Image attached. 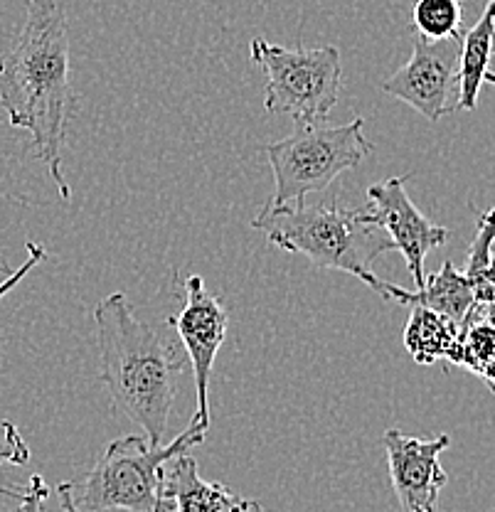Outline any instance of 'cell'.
I'll list each match as a JSON object with an SVG mask.
<instances>
[{
	"label": "cell",
	"mask_w": 495,
	"mask_h": 512,
	"mask_svg": "<svg viewBox=\"0 0 495 512\" xmlns=\"http://www.w3.org/2000/svg\"><path fill=\"white\" fill-rule=\"evenodd\" d=\"M252 227L284 252L306 256L318 269L345 271L385 298V281L377 279L372 264L397 249L385 229L363 222L360 210H343L338 202L266 205Z\"/></svg>",
	"instance_id": "3957f363"
},
{
	"label": "cell",
	"mask_w": 495,
	"mask_h": 512,
	"mask_svg": "<svg viewBox=\"0 0 495 512\" xmlns=\"http://www.w3.org/2000/svg\"><path fill=\"white\" fill-rule=\"evenodd\" d=\"M0 106L10 126L30 133L35 158L69 202L72 188L62 173V146L74 114V92L62 0H28L23 30L0 57Z\"/></svg>",
	"instance_id": "6da1fadb"
},
{
	"label": "cell",
	"mask_w": 495,
	"mask_h": 512,
	"mask_svg": "<svg viewBox=\"0 0 495 512\" xmlns=\"http://www.w3.org/2000/svg\"><path fill=\"white\" fill-rule=\"evenodd\" d=\"M483 281L495 288V247H493L491 256H488V266H486V271H483Z\"/></svg>",
	"instance_id": "7402d4cb"
},
{
	"label": "cell",
	"mask_w": 495,
	"mask_h": 512,
	"mask_svg": "<svg viewBox=\"0 0 495 512\" xmlns=\"http://www.w3.org/2000/svg\"><path fill=\"white\" fill-rule=\"evenodd\" d=\"M495 50V0H488L481 18L471 30L461 35L459 57V109L473 111L478 106V94L486 84Z\"/></svg>",
	"instance_id": "4fadbf2b"
},
{
	"label": "cell",
	"mask_w": 495,
	"mask_h": 512,
	"mask_svg": "<svg viewBox=\"0 0 495 512\" xmlns=\"http://www.w3.org/2000/svg\"><path fill=\"white\" fill-rule=\"evenodd\" d=\"M94 323L101 357L99 380L109 389L111 404L141 426L148 444L161 446L185 357L136 316L124 291L101 298L94 308Z\"/></svg>",
	"instance_id": "7a4b0ae2"
},
{
	"label": "cell",
	"mask_w": 495,
	"mask_h": 512,
	"mask_svg": "<svg viewBox=\"0 0 495 512\" xmlns=\"http://www.w3.org/2000/svg\"><path fill=\"white\" fill-rule=\"evenodd\" d=\"M459 57L461 37L424 40L414 35L412 57L382 89L436 124L459 109Z\"/></svg>",
	"instance_id": "52a82bcc"
},
{
	"label": "cell",
	"mask_w": 495,
	"mask_h": 512,
	"mask_svg": "<svg viewBox=\"0 0 495 512\" xmlns=\"http://www.w3.org/2000/svg\"><path fill=\"white\" fill-rule=\"evenodd\" d=\"M486 82L493 84V87H495V72H491V69H488V74H486Z\"/></svg>",
	"instance_id": "d4e9b609"
},
{
	"label": "cell",
	"mask_w": 495,
	"mask_h": 512,
	"mask_svg": "<svg viewBox=\"0 0 495 512\" xmlns=\"http://www.w3.org/2000/svg\"><path fill=\"white\" fill-rule=\"evenodd\" d=\"M404 348L419 365H434L439 360L454 362L459 352V325L429 308L412 306V316L404 328Z\"/></svg>",
	"instance_id": "5bb4252c"
},
{
	"label": "cell",
	"mask_w": 495,
	"mask_h": 512,
	"mask_svg": "<svg viewBox=\"0 0 495 512\" xmlns=\"http://www.w3.org/2000/svg\"><path fill=\"white\" fill-rule=\"evenodd\" d=\"M57 495H60L62 512H82L77 508V503H74V483H62L57 488Z\"/></svg>",
	"instance_id": "44dd1931"
},
{
	"label": "cell",
	"mask_w": 495,
	"mask_h": 512,
	"mask_svg": "<svg viewBox=\"0 0 495 512\" xmlns=\"http://www.w3.org/2000/svg\"><path fill=\"white\" fill-rule=\"evenodd\" d=\"M207 431L190 421L168 446H151L146 436H121L104 448L97 466L74 485V503L82 512H153L161 495L163 468L170 458L193 451Z\"/></svg>",
	"instance_id": "277c9868"
},
{
	"label": "cell",
	"mask_w": 495,
	"mask_h": 512,
	"mask_svg": "<svg viewBox=\"0 0 495 512\" xmlns=\"http://www.w3.org/2000/svg\"><path fill=\"white\" fill-rule=\"evenodd\" d=\"M483 316L491 320V323H495V303L493 306H486V303H483Z\"/></svg>",
	"instance_id": "cb8c5ba5"
},
{
	"label": "cell",
	"mask_w": 495,
	"mask_h": 512,
	"mask_svg": "<svg viewBox=\"0 0 495 512\" xmlns=\"http://www.w3.org/2000/svg\"><path fill=\"white\" fill-rule=\"evenodd\" d=\"M30 461V448L20 436L18 426L13 421H0V468L5 463L10 466H25Z\"/></svg>",
	"instance_id": "ac0fdd59"
},
{
	"label": "cell",
	"mask_w": 495,
	"mask_h": 512,
	"mask_svg": "<svg viewBox=\"0 0 495 512\" xmlns=\"http://www.w3.org/2000/svg\"><path fill=\"white\" fill-rule=\"evenodd\" d=\"M161 490L173 503V512H262V505L242 498L227 485L202 480L198 461L190 451L165 463Z\"/></svg>",
	"instance_id": "8fae6325"
},
{
	"label": "cell",
	"mask_w": 495,
	"mask_h": 512,
	"mask_svg": "<svg viewBox=\"0 0 495 512\" xmlns=\"http://www.w3.org/2000/svg\"><path fill=\"white\" fill-rule=\"evenodd\" d=\"M409 175L385 180L367 188V205L360 207V217L367 224L385 229L387 237L395 242V249L407 261V269L412 274L414 286L422 288L427 281L424 259L431 249L444 247L449 242V229L429 222L407 192Z\"/></svg>",
	"instance_id": "ba28073f"
},
{
	"label": "cell",
	"mask_w": 495,
	"mask_h": 512,
	"mask_svg": "<svg viewBox=\"0 0 495 512\" xmlns=\"http://www.w3.org/2000/svg\"><path fill=\"white\" fill-rule=\"evenodd\" d=\"M387 451L392 488L402 512H436L439 495L449 476L441 468L439 456L451 446L449 434L414 439L399 429H387L382 436Z\"/></svg>",
	"instance_id": "30bf717a"
},
{
	"label": "cell",
	"mask_w": 495,
	"mask_h": 512,
	"mask_svg": "<svg viewBox=\"0 0 495 512\" xmlns=\"http://www.w3.org/2000/svg\"><path fill=\"white\" fill-rule=\"evenodd\" d=\"M385 301H397L402 306H424L454 320L461 328L468 311L476 303V296H473V286L466 279V274L456 269L451 261H444V266L436 274H431L422 288L407 291L402 286L385 284Z\"/></svg>",
	"instance_id": "7c38bea8"
},
{
	"label": "cell",
	"mask_w": 495,
	"mask_h": 512,
	"mask_svg": "<svg viewBox=\"0 0 495 512\" xmlns=\"http://www.w3.org/2000/svg\"><path fill=\"white\" fill-rule=\"evenodd\" d=\"M185 298H188V303L180 311V316L170 318L168 323L178 330L185 355L190 357V365H193L198 409L190 421L210 431V377L217 352L227 338L230 311L220 298L207 291L205 281L198 274L185 279Z\"/></svg>",
	"instance_id": "9c48e42d"
},
{
	"label": "cell",
	"mask_w": 495,
	"mask_h": 512,
	"mask_svg": "<svg viewBox=\"0 0 495 512\" xmlns=\"http://www.w3.org/2000/svg\"><path fill=\"white\" fill-rule=\"evenodd\" d=\"M375 151L365 138V119L343 126H298L294 136L281 138L264 148L274 170L276 190L269 205H296L313 192L328 190L345 170L358 168Z\"/></svg>",
	"instance_id": "5b68a950"
},
{
	"label": "cell",
	"mask_w": 495,
	"mask_h": 512,
	"mask_svg": "<svg viewBox=\"0 0 495 512\" xmlns=\"http://www.w3.org/2000/svg\"><path fill=\"white\" fill-rule=\"evenodd\" d=\"M493 247H495V207L478 215L476 237H473L471 249H468V264H466V271H463L466 279L471 281L476 303H486V306H493L495 303V288L483 281V271H486L488 256H491Z\"/></svg>",
	"instance_id": "e0dca14e"
},
{
	"label": "cell",
	"mask_w": 495,
	"mask_h": 512,
	"mask_svg": "<svg viewBox=\"0 0 495 512\" xmlns=\"http://www.w3.org/2000/svg\"><path fill=\"white\" fill-rule=\"evenodd\" d=\"M454 365L481 377L495 394V323L483 316V303H473L459 328V352Z\"/></svg>",
	"instance_id": "9a60e30c"
},
{
	"label": "cell",
	"mask_w": 495,
	"mask_h": 512,
	"mask_svg": "<svg viewBox=\"0 0 495 512\" xmlns=\"http://www.w3.org/2000/svg\"><path fill=\"white\" fill-rule=\"evenodd\" d=\"M249 52L266 74V111L291 116L298 126L326 124L343 82V64L335 47L289 50L254 37Z\"/></svg>",
	"instance_id": "8992f818"
},
{
	"label": "cell",
	"mask_w": 495,
	"mask_h": 512,
	"mask_svg": "<svg viewBox=\"0 0 495 512\" xmlns=\"http://www.w3.org/2000/svg\"><path fill=\"white\" fill-rule=\"evenodd\" d=\"M25 249H28V259H25V264L20 266V269L10 271L8 279L0 281V298L8 296V293L13 291V288L18 286L20 281H23L25 276H28L30 271H33L37 264H42V261L47 259V252H45V247H42V244H37V242H28V244H25Z\"/></svg>",
	"instance_id": "ffe728a7"
},
{
	"label": "cell",
	"mask_w": 495,
	"mask_h": 512,
	"mask_svg": "<svg viewBox=\"0 0 495 512\" xmlns=\"http://www.w3.org/2000/svg\"><path fill=\"white\" fill-rule=\"evenodd\" d=\"M0 493H8L18 498V508L13 512H45V500L50 495L42 476H33L25 488H0Z\"/></svg>",
	"instance_id": "d6986e66"
},
{
	"label": "cell",
	"mask_w": 495,
	"mask_h": 512,
	"mask_svg": "<svg viewBox=\"0 0 495 512\" xmlns=\"http://www.w3.org/2000/svg\"><path fill=\"white\" fill-rule=\"evenodd\" d=\"M153 512H173V503H170V500L165 498V495H163V490H161V495H158V500H156V508H153Z\"/></svg>",
	"instance_id": "603a6c76"
},
{
	"label": "cell",
	"mask_w": 495,
	"mask_h": 512,
	"mask_svg": "<svg viewBox=\"0 0 495 512\" xmlns=\"http://www.w3.org/2000/svg\"><path fill=\"white\" fill-rule=\"evenodd\" d=\"M412 25L424 40L461 37L463 3L461 0H417L412 8Z\"/></svg>",
	"instance_id": "2e32d148"
}]
</instances>
